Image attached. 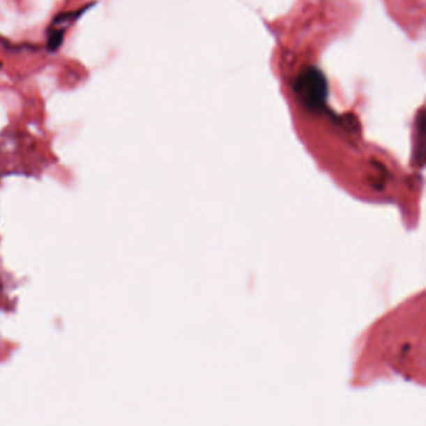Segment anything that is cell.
Masks as SVG:
<instances>
[{
	"mask_svg": "<svg viewBox=\"0 0 426 426\" xmlns=\"http://www.w3.org/2000/svg\"><path fill=\"white\" fill-rule=\"evenodd\" d=\"M296 102L310 113H321L326 109L329 86L323 72L315 66L303 69L293 84Z\"/></svg>",
	"mask_w": 426,
	"mask_h": 426,
	"instance_id": "6da1fadb",
	"label": "cell"
}]
</instances>
